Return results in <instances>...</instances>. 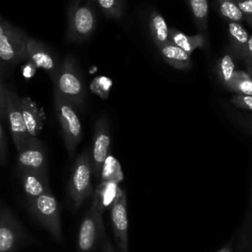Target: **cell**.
<instances>
[{
    "label": "cell",
    "mask_w": 252,
    "mask_h": 252,
    "mask_svg": "<svg viewBox=\"0 0 252 252\" xmlns=\"http://www.w3.org/2000/svg\"><path fill=\"white\" fill-rule=\"evenodd\" d=\"M66 38L69 42L78 43L89 39L97 26V15L94 4L84 0H73L67 12Z\"/></svg>",
    "instance_id": "6da1fadb"
},
{
    "label": "cell",
    "mask_w": 252,
    "mask_h": 252,
    "mask_svg": "<svg viewBox=\"0 0 252 252\" xmlns=\"http://www.w3.org/2000/svg\"><path fill=\"white\" fill-rule=\"evenodd\" d=\"M54 89L75 107L82 109L86 99V91L76 59L67 55L61 63L58 75L53 82Z\"/></svg>",
    "instance_id": "7a4b0ae2"
},
{
    "label": "cell",
    "mask_w": 252,
    "mask_h": 252,
    "mask_svg": "<svg viewBox=\"0 0 252 252\" xmlns=\"http://www.w3.org/2000/svg\"><path fill=\"white\" fill-rule=\"evenodd\" d=\"M53 100L55 113L61 126L65 148L69 157L73 158L83 135L80 118L75 106L65 99L56 89L53 90Z\"/></svg>",
    "instance_id": "3957f363"
},
{
    "label": "cell",
    "mask_w": 252,
    "mask_h": 252,
    "mask_svg": "<svg viewBox=\"0 0 252 252\" xmlns=\"http://www.w3.org/2000/svg\"><path fill=\"white\" fill-rule=\"evenodd\" d=\"M93 166L89 151L82 152L73 164L68 184V196L74 209H79L93 195Z\"/></svg>",
    "instance_id": "277c9868"
},
{
    "label": "cell",
    "mask_w": 252,
    "mask_h": 252,
    "mask_svg": "<svg viewBox=\"0 0 252 252\" xmlns=\"http://www.w3.org/2000/svg\"><path fill=\"white\" fill-rule=\"evenodd\" d=\"M102 210L96 198L93 195L92 205L85 214L79 226L77 237V252H95L104 235Z\"/></svg>",
    "instance_id": "5b68a950"
},
{
    "label": "cell",
    "mask_w": 252,
    "mask_h": 252,
    "mask_svg": "<svg viewBox=\"0 0 252 252\" xmlns=\"http://www.w3.org/2000/svg\"><path fill=\"white\" fill-rule=\"evenodd\" d=\"M29 36L0 16V60L6 67H13L27 59L26 43Z\"/></svg>",
    "instance_id": "8992f818"
},
{
    "label": "cell",
    "mask_w": 252,
    "mask_h": 252,
    "mask_svg": "<svg viewBox=\"0 0 252 252\" xmlns=\"http://www.w3.org/2000/svg\"><path fill=\"white\" fill-rule=\"evenodd\" d=\"M31 214L41 223V225L57 241L63 240L60 208L58 202L49 191L28 203Z\"/></svg>",
    "instance_id": "52a82bcc"
},
{
    "label": "cell",
    "mask_w": 252,
    "mask_h": 252,
    "mask_svg": "<svg viewBox=\"0 0 252 252\" xmlns=\"http://www.w3.org/2000/svg\"><path fill=\"white\" fill-rule=\"evenodd\" d=\"M20 99L21 97L6 86V115L17 153L20 152L31 139L24 121Z\"/></svg>",
    "instance_id": "ba28073f"
},
{
    "label": "cell",
    "mask_w": 252,
    "mask_h": 252,
    "mask_svg": "<svg viewBox=\"0 0 252 252\" xmlns=\"http://www.w3.org/2000/svg\"><path fill=\"white\" fill-rule=\"evenodd\" d=\"M110 146V130L107 116H99L94 124L93 149L91 154L93 174L97 179L100 177L103 164L108 157Z\"/></svg>",
    "instance_id": "9c48e42d"
},
{
    "label": "cell",
    "mask_w": 252,
    "mask_h": 252,
    "mask_svg": "<svg viewBox=\"0 0 252 252\" xmlns=\"http://www.w3.org/2000/svg\"><path fill=\"white\" fill-rule=\"evenodd\" d=\"M24 227L6 207L0 209V252H16L24 240Z\"/></svg>",
    "instance_id": "30bf717a"
},
{
    "label": "cell",
    "mask_w": 252,
    "mask_h": 252,
    "mask_svg": "<svg viewBox=\"0 0 252 252\" xmlns=\"http://www.w3.org/2000/svg\"><path fill=\"white\" fill-rule=\"evenodd\" d=\"M26 57L32 65L44 70L49 75L52 83L55 81L61 63L42 41L29 36L26 43Z\"/></svg>",
    "instance_id": "8fae6325"
},
{
    "label": "cell",
    "mask_w": 252,
    "mask_h": 252,
    "mask_svg": "<svg viewBox=\"0 0 252 252\" xmlns=\"http://www.w3.org/2000/svg\"><path fill=\"white\" fill-rule=\"evenodd\" d=\"M110 219L114 239L119 252H128V215L127 198L124 190L119 193L110 206Z\"/></svg>",
    "instance_id": "7c38bea8"
},
{
    "label": "cell",
    "mask_w": 252,
    "mask_h": 252,
    "mask_svg": "<svg viewBox=\"0 0 252 252\" xmlns=\"http://www.w3.org/2000/svg\"><path fill=\"white\" fill-rule=\"evenodd\" d=\"M18 170L25 169L47 174V158L44 146L37 138H31L17 155Z\"/></svg>",
    "instance_id": "4fadbf2b"
},
{
    "label": "cell",
    "mask_w": 252,
    "mask_h": 252,
    "mask_svg": "<svg viewBox=\"0 0 252 252\" xmlns=\"http://www.w3.org/2000/svg\"><path fill=\"white\" fill-rule=\"evenodd\" d=\"M18 171L28 203L32 202L42 194L51 191L47 174L25 169H20Z\"/></svg>",
    "instance_id": "5bb4252c"
},
{
    "label": "cell",
    "mask_w": 252,
    "mask_h": 252,
    "mask_svg": "<svg viewBox=\"0 0 252 252\" xmlns=\"http://www.w3.org/2000/svg\"><path fill=\"white\" fill-rule=\"evenodd\" d=\"M158 50L163 60L171 67L178 70H189L192 67L191 55L172 43L168 41L161 46L158 47Z\"/></svg>",
    "instance_id": "9a60e30c"
},
{
    "label": "cell",
    "mask_w": 252,
    "mask_h": 252,
    "mask_svg": "<svg viewBox=\"0 0 252 252\" xmlns=\"http://www.w3.org/2000/svg\"><path fill=\"white\" fill-rule=\"evenodd\" d=\"M21 109L27 131L31 138H37L42 129V116L30 97H21Z\"/></svg>",
    "instance_id": "2e32d148"
},
{
    "label": "cell",
    "mask_w": 252,
    "mask_h": 252,
    "mask_svg": "<svg viewBox=\"0 0 252 252\" xmlns=\"http://www.w3.org/2000/svg\"><path fill=\"white\" fill-rule=\"evenodd\" d=\"M169 40L190 55L197 48H209V41L201 33L188 35L175 28H169Z\"/></svg>",
    "instance_id": "e0dca14e"
},
{
    "label": "cell",
    "mask_w": 252,
    "mask_h": 252,
    "mask_svg": "<svg viewBox=\"0 0 252 252\" xmlns=\"http://www.w3.org/2000/svg\"><path fill=\"white\" fill-rule=\"evenodd\" d=\"M227 32L234 56L240 60H244L246 56L248 39L250 36L247 31L240 23L228 22Z\"/></svg>",
    "instance_id": "ac0fdd59"
},
{
    "label": "cell",
    "mask_w": 252,
    "mask_h": 252,
    "mask_svg": "<svg viewBox=\"0 0 252 252\" xmlns=\"http://www.w3.org/2000/svg\"><path fill=\"white\" fill-rule=\"evenodd\" d=\"M191 10L198 33L209 41V4L208 0H184Z\"/></svg>",
    "instance_id": "d6986e66"
},
{
    "label": "cell",
    "mask_w": 252,
    "mask_h": 252,
    "mask_svg": "<svg viewBox=\"0 0 252 252\" xmlns=\"http://www.w3.org/2000/svg\"><path fill=\"white\" fill-rule=\"evenodd\" d=\"M148 26L151 37L158 47L161 46L162 44L170 41L169 40V28L164 20V18L159 14L158 11H152L149 20Z\"/></svg>",
    "instance_id": "ffe728a7"
},
{
    "label": "cell",
    "mask_w": 252,
    "mask_h": 252,
    "mask_svg": "<svg viewBox=\"0 0 252 252\" xmlns=\"http://www.w3.org/2000/svg\"><path fill=\"white\" fill-rule=\"evenodd\" d=\"M225 89L235 94L252 95V77L247 71L236 70Z\"/></svg>",
    "instance_id": "44dd1931"
},
{
    "label": "cell",
    "mask_w": 252,
    "mask_h": 252,
    "mask_svg": "<svg viewBox=\"0 0 252 252\" xmlns=\"http://www.w3.org/2000/svg\"><path fill=\"white\" fill-rule=\"evenodd\" d=\"M251 241H252V182H251V191H250L248 206L246 209V214L239 231L238 251L245 252L246 249L249 247Z\"/></svg>",
    "instance_id": "7402d4cb"
},
{
    "label": "cell",
    "mask_w": 252,
    "mask_h": 252,
    "mask_svg": "<svg viewBox=\"0 0 252 252\" xmlns=\"http://www.w3.org/2000/svg\"><path fill=\"white\" fill-rule=\"evenodd\" d=\"M217 75L220 83L225 88L230 79L232 78L235 70V64L233 60V56L230 52H226L223 54L217 63Z\"/></svg>",
    "instance_id": "603a6c76"
},
{
    "label": "cell",
    "mask_w": 252,
    "mask_h": 252,
    "mask_svg": "<svg viewBox=\"0 0 252 252\" xmlns=\"http://www.w3.org/2000/svg\"><path fill=\"white\" fill-rule=\"evenodd\" d=\"M220 14L229 22H244V14L234 0H217Z\"/></svg>",
    "instance_id": "cb8c5ba5"
},
{
    "label": "cell",
    "mask_w": 252,
    "mask_h": 252,
    "mask_svg": "<svg viewBox=\"0 0 252 252\" xmlns=\"http://www.w3.org/2000/svg\"><path fill=\"white\" fill-rule=\"evenodd\" d=\"M95 4L108 19L119 21L124 16V0H95Z\"/></svg>",
    "instance_id": "d4e9b609"
},
{
    "label": "cell",
    "mask_w": 252,
    "mask_h": 252,
    "mask_svg": "<svg viewBox=\"0 0 252 252\" xmlns=\"http://www.w3.org/2000/svg\"><path fill=\"white\" fill-rule=\"evenodd\" d=\"M230 101L236 107L252 111V95L234 94Z\"/></svg>",
    "instance_id": "484cf974"
},
{
    "label": "cell",
    "mask_w": 252,
    "mask_h": 252,
    "mask_svg": "<svg viewBox=\"0 0 252 252\" xmlns=\"http://www.w3.org/2000/svg\"><path fill=\"white\" fill-rule=\"evenodd\" d=\"M7 118L6 115V86L3 84L0 76V119Z\"/></svg>",
    "instance_id": "4316f807"
},
{
    "label": "cell",
    "mask_w": 252,
    "mask_h": 252,
    "mask_svg": "<svg viewBox=\"0 0 252 252\" xmlns=\"http://www.w3.org/2000/svg\"><path fill=\"white\" fill-rule=\"evenodd\" d=\"M6 145L4 129L0 122V163H4L6 160Z\"/></svg>",
    "instance_id": "83f0119b"
},
{
    "label": "cell",
    "mask_w": 252,
    "mask_h": 252,
    "mask_svg": "<svg viewBox=\"0 0 252 252\" xmlns=\"http://www.w3.org/2000/svg\"><path fill=\"white\" fill-rule=\"evenodd\" d=\"M244 15L252 17V0H234Z\"/></svg>",
    "instance_id": "f1b7e54d"
},
{
    "label": "cell",
    "mask_w": 252,
    "mask_h": 252,
    "mask_svg": "<svg viewBox=\"0 0 252 252\" xmlns=\"http://www.w3.org/2000/svg\"><path fill=\"white\" fill-rule=\"evenodd\" d=\"M100 249H101V252H115L110 240L108 239V237H106V235L104 234L103 237H102V240H101V243H100Z\"/></svg>",
    "instance_id": "f546056e"
},
{
    "label": "cell",
    "mask_w": 252,
    "mask_h": 252,
    "mask_svg": "<svg viewBox=\"0 0 252 252\" xmlns=\"http://www.w3.org/2000/svg\"><path fill=\"white\" fill-rule=\"evenodd\" d=\"M243 61L245 64H252V35L249 36L247 50H246V56Z\"/></svg>",
    "instance_id": "4dcf8cb0"
},
{
    "label": "cell",
    "mask_w": 252,
    "mask_h": 252,
    "mask_svg": "<svg viewBox=\"0 0 252 252\" xmlns=\"http://www.w3.org/2000/svg\"><path fill=\"white\" fill-rule=\"evenodd\" d=\"M217 252H234L232 249V245L231 243H227L226 245H224L223 247H221L220 249H219Z\"/></svg>",
    "instance_id": "1f68e13d"
},
{
    "label": "cell",
    "mask_w": 252,
    "mask_h": 252,
    "mask_svg": "<svg viewBox=\"0 0 252 252\" xmlns=\"http://www.w3.org/2000/svg\"><path fill=\"white\" fill-rule=\"evenodd\" d=\"M244 22H246L252 28V17L244 15Z\"/></svg>",
    "instance_id": "d6a6232c"
},
{
    "label": "cell",
    "mask_w": 252,
    "mask_h": 252,
    "mask_svg": "<svg viewBox=\"0 0 252 252\" xmlns=\"http://www.w3.org/2000/svg\"><path fill=\"white\" fill-rule=\"evenodd\" d=\"M245 66H246L247 73L252 77V64H245Z\"/></svg>",
    "instance_id": "836d02e7"
},
{
    "label": "cell",
    "mask_w": 252,
    "mask_h": 252,
    "mask_svg": "<svg viewBox=\"0 0 252 252\" xmlns=\"http://www.w3.org/2000/svg\"><path fill=\"white\" fill-rule=\"evenodd\" d=\"M5 68H6V66H5V65L3 64V62L0 60V76H2V75L4 74Z\"/></svg>",
    "instance_id": "e575fe53"
},
{
    "label": "cell",
    "mask_w": 252,
    "mask_h": 252,
    "mask_svg": "<svg viewBox=\"0 0 252 252\" xmlns=\"http://www.w3.org/2000/svg\"><path fill=\"white\" fill-rule=\"evenodd\" d=\"M84 1H87V2H90V3H93V4H95V0H84Z\"/></svg>",
    "instance_id": "d590c367"
},
{
    "label": "cell",
    "mask_w": 252,
    "mask_h": 252,
    "mask_svg": "<svg viewBox=\"0 0 252 252\" xmlns=\"http://www.w3.org/2000/svg\"><path fill=\"white\" fill-rule=\"evenodd\" d=\"M250 124H251V126H252V117H251V119H250Z\"/></svg>",
    "instance_id": "8d00e7d4"
}]
</instances>
